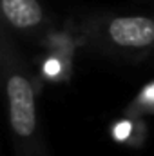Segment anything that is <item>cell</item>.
<instances>
[{
  "label": "cell",
  "mask_w": 154,
  "mask_h": 156,
  "mask_svg": "<svg viewBox=\"0 0 154 156\" xmlns=\"http://www.w3.org/2000/svg\"><path fill=\"white\" fill-rule=\"evenodd\" d=\"M7 100L13 131L18 136H31L37 127V111L29 80L20 75H13L7 80Z\"/></svg>",
  "instance_id": "1"
},
{
  "label": "cell",
  "mask_w": 154,
  "mask_h": 156,
  "mask_svg": "<svg viewBox=\"0 0 154 156\" xmlns=\"http://www.w3.org/2000/svg\"><path fill=\"white\" fill-rule=\"evenodd\" d=\"M114 44L123 47H145L154 42V22L145 16H121L109 26Z\"/></svg>",
  "instance_id": "2"
},
{
  "label": "cell",
  "mask_w": 154,
  "mask_h": 156,
  "mask_svg": "<svg viewBox=\"0 0 154 156\" xmlns=\"http://www.w3.org/2000/svg\"><path fill=\"white\" fill-rule=\"evenodd\" d=\"M2 11L5 18L20 29L33 27L42 22V7L37 0H2Z\"/></svg>",
  "instance_id": "3"
},
{
  "label": "cell",
  "mask_w": 154,
  "mask_h": 156,
  "mask_svg": "<svg viewBox=\"0 0 154 156\" xmlns=\"http://www.w3.org/2000/svg\"><path fill=\"white\" fill-rule=\"evenodd\" d=\"M143 98H145L147 102H154V83L149 85V87L143 91Z\"/></svg>",
  "instance_id": "4"
}]
</instances>
